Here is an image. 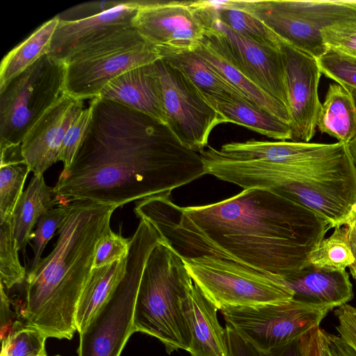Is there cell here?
<instances>
[{"label":"cell","instance_id":"cell-33","mask_svg":"<svg viewBox=\"0 0 356 356\" xmlns=\"http://www.w3.org/2000/svg\"><path fill=\"white\" fill-rule=\"evenodd\" d=\"M29 172L26 163L0 165V222L11 220Z\"/></svg>","mask_w":356,"mask_h":356},{"label":"cell","instance_id":"cell-11","mask_svg":"<svg viewBox=\"0 0 356 356\" xmlns=\"http://www.w3.org/2000/svg\"><path fill=\"white\" fill-rule=\"evenodd\" d=\"M333 309L327 304L293 298L279 303L220 311L227 325L241 337L255 348L268 351L298 341L319 327Z\"/></svg>","mask_w":356,"mask_h":356},{"label":"cell","instance_id":"cell-4","mask_svg":"<svg viewBox=\"0 0 356 356\" xmlns=\"http://www.w3.org/2000/svg\"><path fill=\"white\" fill-rule=\"evenodd\" d=\"M205 168L243 189L270 190L287 198L320 216L331 229L347 225L356 213V168L350 149L293 165L234 161L210 153Z\"/></svg>","mask_w":356,"mask_h":356},{"label":"cell","instance_id":"cell-43","mask_svg":"<svg viewBox=\"0 0 356 356\" xmlns=\"http://www.w3.org/2000/svg\"><path fill=\"white\" fill-rule=\"evenodd\" d=\"M323 341L332 356H356V352L339 335L321 328Z\"/></svg>","mask_w":356,"mask_h":356},{"label":"cell","instance_id":"cell-29","mask_svg":"<svg viewBox=\"0 0 356 356\" xmlns=\"http://www.w3.org/2000/svg\"><path fill=\"white\" fill-rule=\"evenodd\" d=\"M218 19L236 33L260 45L278 49L279 38L261 21L232 1H211Z\"/></svg>","mask_w":356,"mask_h":356},{"label":"cell","instance_id":"cell-14","mask_svg":"<svg viewBox=\"0 0 356 356\" xmlns=\"http://www.w3.org/2000/svg\"><path fill=\"white\" fill-rule=\"evenodd\" d=\"M133 26L156 47L172 51H194L205 32L193 1H140Z\"/></svg>","mask_w":356,"mask_h":356},{"label":"cell","instance_id":"cell-20","mask_svg":"<svg viewBox=\"0 0 356 356\" xmlns=\"http://www.w3.org/2000/svg\"><path fill=\"white\" fill-rule=\"evenodd\" d=\"M181 305L191 337V356H228L226 330L218 321V308L193 281Z\"/></svg>","mask_w":356,"mask_h":356},{"label":"cell","instance_id":"cell-32","mask_svg":"<svg viewBox=\"0 0 356 356\" xmlns=\"http://www.w3.org/2000/svg\"><path fill=\"white\" fill-rule=\"evenodd\" d=\"M47 337L38 329L17 321L9 334L1 340V356H47Z\"/></svg>","mask_w":356,"mask_h":356},{"label":"cell","instance_id":"cell-12","mask_svg":"<svg viewBox=\"0 0 356 356\" xmlns=\"http://www.w3.org/2000/svg\"><path fill=\"white\" fill-rule=\"evenodd\" d=\"M193 6L205 33L220 51L252 82L288 111L280 49L260 45L233 31L218 19L211 1H193Z\"/></svg>","mask_w":356,"mask_h":356},{"label":"cell","instance_id":"cell-38","mask_svg":"<svg viewBox=\"0 0 356 356\" xmlns=\"http://www.w3.org/2000/svg\"><path fill=\"white\" fill-rule=\"evenodd\" d=\"M131 238L111 230L103 236L97 246L92 268H101L127 257Z\"/></svg>","mask_w":356,"mask_h":356},{"label":"cell","instance_id":"cell-40","mask_svg":"<svg viewBox=\"0 0 356 356\" xmlns=\"http://www.w3.org/2000/svg\"><path fill=\"white\" fill-rule=\"evenodd\" d=\"M125 1H96L76 5L59 13L60 21L74 22L91 17L123 4Z\"/></svg>","mask_w":356,"mask_h":356},{"label":"cell","instance_id":"cell-3","mask_svg":"<svg viewBox=\"0 0 356 356\" xmlns=\"http://www.w3.org/2000/svg\"><path fill=\"white\" fill-rule=\"evenodd\" d=\"M118 207L90 201L70 205L51 252L26 273L23 322L47 338L70 340L77 330L76 312L91 273L100 239L111 229Z\"/></svg>","mask_w":356,"mask_h":356},{"label":"cell","instance_id":"cell-46","mask_svg":"<svg viewBox=\"0 0 356 356\" xmlns=\"http://www.w3.org/2000/svg\"><path fill=\"white\" fill-rule=\"evenodd\" d=\"M348 147L356 168V139L349 143Z\"/></svg>","mask_w":356,"mask_h":356},{"label":"cell","instance_id":"cell-16","mask_svg":"<svg viewBox=\"0 0 356 356\" xmlns=\"http://www.w3.org/2000/svg\"><path fill=\"white\" fill-rule=\"evenodd\" d=\"M83 109V100L63 92L32 127L21 144V149L33 175H43L59 161L65 134Z\"/></svg>","mask_w":356,"mask_h":356},{"label":"cell","instance_id":"cell-34","mask_svg":"<svg viewBox=\"0 0 356 356\" xmlns=\"http://www.w3.org/2000/svg\"><path fill=\"white\" fill-rule=\"evenodd\" d=\"M317 63L321 74L345 88L356 90V58L334 49L327 50Z\"/></svg>","mask_w":356,"mask_h":356},{"label":"cell","instance_id":"cell-24","mask_svg":"<svg viewBox=\"0 0 356 356\" xmlns=\"http://www.w3.org/2000/svg\"><path fill=\"white\" fill-rule=\"evenodd\" d=\"M56 204L54 188L46 184L43 175H33L19 197L11 218L13 235L19 250L25 248L40 217Z\"/></svg>","mask_w":356,"mask_h":356},{"label":"cell","instance_id":"cell-26","mask_svg":"<svg viewBox=\"0 0 356 356\" xmlns=\"http://www.w3.org/2000/svg\"><path fill=\"white\" fill-rule=\"evenodd\" d=\"M127 261V257L109 265L92 269L77 305L76 326L79 333L84 330L123 277Z\"/></svg>","mask_w":356,"mask_h":356},{"label":"cell","instance_id":"cell-31","mask_svg":"<svg viewBox=\"0 0 356 356\" xmlns=\"http://www.w3.org/2000/svg\"><path fill=\"white\" fill-rule=\"evenodd\" d=\"M11 220L0 222V283L10 289L24 283L26 272L18 257Z\"/></svg>","mask_w":356,"mask_h":356},{"label":"cell","instance_id":"cell-35","mask_svg":"<svg viewBox=\"0 0 356 356\" xmlns=\"http://www.w3.org/2000/svg\"><path fill=\"white\" fill-rule=\"evenodd\" d=\"M70 204H59L56 208L42 214L36 223V229L33 232V258L31 268L33 269L41 260V256L48 241L52 238L56 230L63 223L67 216Z\"/></svg>","mask_w":356,"mask_h":356},{"label":"cell","instance_id":"cell-21","mask_svg":"<svg viewBox=\"0 0 356 356\" xmlns=\"http://www.w3.org/2000/svg\"><path fill=\"white\" fill-rule=\"evenodd\" d=\"M283 278L293 291V298L298 300L327 304L335 309L347 304L354 296L346 270H326L309 265Z\"/></svg>","mask_w":356,"mask_h":356},{"label":"cell","instance_id":"cell-44","mask_svg":"<svg viewBox=\"0 0 356 356\" xmlns=\"http://www.w3.org/2000/svg\"><path fill=\"white\" fill-rule=\"evenodd\" d=\"M302 356H321V327H317L300 339Z\"/></svg>","mask_w":356,"mask_h":356},{"label":"cell","instance_id":"cell-39","mask_svg":"<svg viewBox=\"0 0 356 356\" xmlns=\"http://www.w3.org/2000/svg\"><path fill=\"white\" fill-rule=\"evenodd\" d=\"M322 36L327 48L356 58V21L325 28Z\"/></svg>","mask_w":356,"mask_h":356},{"label":"cell","instance_id":"cell-37","mask_svg":"<svg viewBox=\"0 0 356 356\" xmlns=\"http://www.w3.org/2000/svg\"><path fill=\"white\" fill-rule=\"evenodd\" d=\"M92 106L84 108L68 128L59 154V161L67 168L74 161L77 151L86 136L92 116Z\"/></svg>","mask_w":356,"mask_h":356},{"label":"cell","instance_id":"cell-42","mask_svg":"<svg viewBox=\"0 0 356 356\" xmlns=\"http://www.w3.org/2000/svg\"><path fill=\"white\" fill-rule=\"evenodd\" d=\"M1 286V339H3L11 332L15 323L22 320L19 312L11 309V300L8 297L5 288Z\"/></svg>","mask_w":356,"mask_h":356},{"label":"cell","instance_id":"cell-7","mask_svg":"<svg viewBox=\"0 0 356 356\" xmlns=\"http://www.w3.org/2000/svg\"><path fill=\"white\" fill-rule=\"evenodd\" d=\"M161 58L156 46L134 26L79 51L65 62L64 93L76 99L97 97L124 72Z\"/></svg>","mask_w":356,"mask_h":356},{"label":"cell","instance_id":"cell-17","mask_svg":"<svg viewBox=\"0 0 356 356\" xmlns=\"http://www.w3.org/2000/svg\"><path fill=\"white\" fill-rule=\"evenodd\" d=\"M140 1H125L111 10L74 22L59 23L48 54L64 63L73 54L113 33L133 26Z\"/></svg>","mask_w":356,"mask_h":356},{"label":"cell","instance_id":"cell-48","mask_svg":"<svg viewBox=\"0 0 356 356\" xmlns=\"http://www.w3.org/2000/svg\"><path fill=\"white\" fill-rule=\"evenodd\" d=\"M349 270L353 277L356 280V260L355 261L354 264L349 267Z\"/></svg>","mask_w":356,"mask_h":356},{"label":"cell","instance_id":"cell-45","mask_svg":"<svg viewBox=\"0 0 356 356\" xmlns=\"http://www.w3.org/2000/svg\"><path fill=\"white\" fill-rule=\"evenodd\" d=\"M348 229V239L356 260V213L346 225Z\"/></svg>","mask_w":356,"mask_h":356},{"label":"cell","instance_id":"cell-50","mask_svg":"<svg viewBox=\"0 0 356 356\" xmlns=\"http://www.w3.org/2000/svg\"><path fill=\"white\" fill-rule=\"evenodd\" d=\"M349 92H350L353 99H354V102H355V106H356V90L355 89H352V88H346Z\"/></svg>","mask_w":356,"mask_h":356},{"label":"cell","instance_id":"cell-13","mask_svg":"<svg viewBox=\"0 0 356 356\" xmlns=\"http://www.w3.org/2000/svg\"><path fill=\"white\" fill-rule=\"evenodd\" d=\"M155 65L167 127L184 147L201 153L213 128L225 121L179 70L162 58Z\"/></svg>","mask_w":356,"mask_h":356},{"label":"cell","instance_id":"cell-6","mask_svg":"<svg viewBox=\"0 0 356 356\" xmlns=\"http://www.w3.org/2000/svg\"><path fill=\"white\" fill-rule=\"evenodd\" d=\"M131 238L126 272L108 300L80 334L79 356H120L129 337L135 332L136 298L147 261L164 238L145 218H139Z\"/></svg>","mask_w":356,"mask_h":356},{"label":"cell","instance_id":"cell-41","mask_svg":"<svg viewBox=\"0 0 356 356\" xmlns=\"http://www.w3.org/2000/svg\"><path fill=\"white\" fill-rule=\"evenodd\" d=\"M339 336L356 352V307L345 304L334 310Z\"/></svg>","mask_w":356,"mask_h":356},{"label":"cell","instance_id":"cell-9","mask_svg":"<svg viewBox=\"0 0 356 356\" xmlns=\"http://www.w3.org/2000/svg\"><path fill=\"white\" fill-rule=\"evenodd\" d=\"M235 6L253 15L279 39L316 58L327 50L322 31L356 20V9L341 0H232Z\"/></svg>","mask_w":356,"mask_h":356},{"label":"cell","instance_id":"cell-36","mask_svg":"<svg viewBox=\"0 0 356 356\" xmlns=\"http://www.w3.org/2000/svg\"><path fill=\"white\" fill-rule=\"evenodd\" d=\"M225 330L228 356H302L300 340L283 347L263 351L245 340L228 325H226Z\"/></svg>","mask_w":356,"mask_h":356},{"label":"cell","instance_id":"cell-25","mask_svg":"<svg viewBox=\"0 0 356 356\" xmlns=\"http://www.w3.org/2000/svg\"><path fill=\"white\" fill-rule=\"evenodd\" d=\"M316 128L347 145L356 139V106L346 88L339 83L329 86Z\"/></svg>","mask_w":356,"mask_h":356},{"label":"cell","instance_id":"cell-23","mask_svg":"<svg viewBox=\"0 0 356 356\" xmlns=\"http://www.w3.org/2000/svg\"><path fill=\"white\" fill-rule=\"evenodd\" d=\"M227 122L241 125L268 138L291 140L289 124L241 97L204 98Z\"/></svg>","mask_w":356,"mask_h":356},{"label":"cell","instance_id":"cell-30","mask_svg":"<svg viewBox=\"0 0 356 356\" xmlns=\"http://www.w3.org/2000/svg\"><path fill=\"white\" fill-rule=\"evenodd\" d=\"M334 229L329 237L324 238L310 252L309 265L326 270L343 271L354 264L355 259L349 242L347 225Z\"/></svg>","mask_w":356,"mask_h":356},{"label":"cell","instance_id":"cell-27","mask_svg":"<svg viewBox=\"0 0 356 356\" xmlns=\"http://www.w3.org/2000/svg\"><path fill=\"white\" fill-rule=\"evenodd\" d=\"M156 48L161 58L184 73L204 98H244L195 51H172Z\"/></svg>","mask_w":356,"mask_h":356},{"label":"cell","instance_id":"cell-49","mask_svg":"<svg viewBox=\"0 0 356 356\" xmlns=\"http://www.w3.org/2000/svg\"><path fill=\"white\" fill-rule=\"evenodd\" d=\"M343 3L356 9V0H341Z\"/></svg>","mask_w":356,"mask_h":356},{"label":"cell","instance_id":"cell-18","mask_svg":"<svg viewBox=\"0 0 356 356\" xmlns=\"http://www.w3.org/2000/svg\"><path fill=\"white\" fill-rule=\"evenodd\" d=\"M217 156L234 161H261L277 164L293 165L299 163L332 158L349 150L348 145L314 143L294 141L232 142L220 149L210 146Z\"/></svg>","mask_w":356,"mask_h":356},{"label":"cell","instance_id":"cell-2","mask_svg":"<svg viewBox=\"0 0 356 356\" xmlns=\"http://www.w3.org/2000/svg\"><path fill=\"white\" fill-rule=\"evenodd\" d=\"M86 136L54 187L57 205L90 201L122 207L171 193L207 175L200 153L156 119L95 97Z\"/></svg>","mask_w":356,"mask_h":356},{"label":"cell","instance_id":"cell-15","mask_svg":"<svg viewBox=\"0 0 356 356\" xmlns=\"http://www.w3.org/2000/svg\"><path fill=\"white\" fill-rule=\"evenodd\" d=\"M292 132L291 141L309 143L316 129L322 104L318 95L321 72L317 58L280 41Z\"/></svg>","mask_w":356,"mask_h":356},{"label":"cell","instance_id":"cell-19","mask_svg":"<svg viewBox=\"0 0 356 356\" xmlns=\"http://www.w3.org/2000/svg\"><path fill=\"white\" fill-rule=\"evenodd\" d=\"M97 97L138 111L166 125L160 79L155 62L131 69L119 75L111 81Z\"/></svg>","mask_w":356,"mask_h":356},{"label":"cell","instance_id":"cell-1","mask_svg":"<svg viewBox=\"0 0 356 356\" xmlns=\"http://www.w3.org/2000/svg\"><path fill=\"white\" fill-rule=\"evenodd\" d=\"M134 211L182 258L211 255L283 277L309 266V254L331 229L314 211L260 188L186 207L163 193L139 200Z\"/></svg>","mask_w":356,"mask_h":356},{"label":"cell","instance_id":"cell-51","mask_svg":"<svg viewBox=\"0 0 356 356\" xmlns=\"http://www.w3.org/2000/svg\"><path fill=\"white\" fill-rule=\"evenodd\" d=\"M56 356H60V355H56Z\"/></svg>","mask_w":356,"mask_h":356},{"label":"cell","instance_id":"cell-8","mask_svg":"<svg viewBox=\"0 0 356 356\" xmlns=\"http://www.w3.org/2000/svg\"><path fill=\"white\" fill-rule=\"evenodd\" d=\"M65 63L45 54L0 89L1 149L20 145L63 94Z\"/></svg>","mask_w":356,"mask_h":356},{"label":"cell","instance_id":"cell-47","mask_svg":"<svg viewBox=\"0 0 356 356\" xmlns=\"http://www.w3.org/2000/svg\"><path fill=\"white\" fill-rule=\"evenodd\" d=\"M321 338H322L321 356H332L323 341L322 334H321Z\"/></svg>","mask_w":356,"mask_h":356},{"label":"cell","instance_id":"cell-10","mask_svg":"<svg viewBox=\"0 0 356 356\" xmlns=\"http://www.w3.org/2000/svg\"><path fill=\"white\" fill-rule=\"evenodd\" d=\"M182 259L193 282L218 309L279 303L293 298L283 277L211 255Z\"/></svg>","mask_w":356,"mask_h":356},{"label":"cell","instance_id":"cell-28","mask_svg":"<svg viewBox=\"0 0 356 356\" xmlns=\"http://www.w3.org/2000/svg\"><path fill=\"white\" fill-rule=\"evenodd\" d=\"M58 23L59 18L56 15L42 24L4 56L0 66V89L42 56L48 54L51 38Z\"/></svg>","mask_w":356,"mask_h":356},{"label":"cell","instance_id":"cell-5","mask_svg":"<svg viewBox=\"0 0 356 356\" xmlns=\"http://www.w3.org/2000/svg\"><path fill=\"white\" fill-rule=\"evenodd\" d=\"M193 281L183 259L164 239L152 251L138 287L134 328L161 341L168 354L189 351L191 337L182 299Z\"/></svg>","mask_w":356,"mask_h":356},{"label":"cell","instance_id":"cell-22","mask_svg":"<svg viewBox=\"0 0 356 356\" xmlns=\"http://www.w3.org/2000/svg\"><path fill=\"white\" fill-rule=\"evenodd\" d=\"M193 51L249 102L290 125L287 110L252 82L205 32L199 46Z\"/></svg>","mask_w":356,"mask_h":356}]
</instances>
